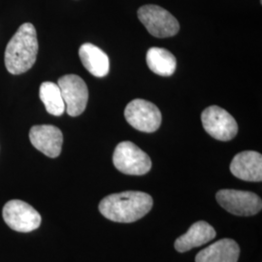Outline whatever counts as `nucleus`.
<instances>
[{"mask_svg":"<svg viewBox=\"0 0 262 262\" xmlns=\"http://www.w3.org/2000/svg\"><path fill=\"white\" fill-rule=\"evenodd\" d=\"M152 204V198L146 192L123 191L104 197L99 203V211L112 222L130 224L147 215Z\"/></svg>","mask_w":262,"mask_h":262,"instance_id":"f257e3e1","label":"nucleus"},{"mask_svg":"<svg viewBox=\"0 0 262 262\" xmlns=\"http://www.w3.org/2000/svg\"><path fill=\"white\" fill-rule=\"evenodd\" d=\"M5 224L17 232H31L41 225L42 219L37 211L19 199L8 201L2 211Z\"/></svg>","mask_w":262,"mask_h":262,"instance_id":"20e7f679","label":"nucleus"},{"mask_svg":"<svg viewBox=\"0 0 262 262\" xmlns=\"http://www.w3.org/2000/svg\"><path fill=\"white\" fill-rule=\"evenodd\" d=\"M39 96L49 114L58 117L66 111V104L60 89L56 83L44 82L40 85Z\"/></svg>","mask_w":262,"mask_h":262,"instance_id":"dca6fc26","label":"nucleus"},{"mask_svg":"<svg viewBox=\"0 0 262 262\" xmlns=\"http://www.w3.org/2000/svg\"><path fill=\"white\" fill-rule=\"evenodd\" d=\"M29 140L35 149L49 158L55 159L61 152L63 135L60 129L54 125H34L29 131Z\"/></svg>","mask_w":262,"mask_h":262,"instance_id":"9d476101","label":"nucleus"},{"mask_svg":"<svg viewBox=\"0 0 262 262\" xmlns=\"http://www.w3.org/2000/svg\"><path fill=\"white\" fill-rule=\"evenodd\" d=\"M147 63L150 70L159 76H171L176 70V57L166 49L150 48L147 53Z\"/></svg>","mask_w":262,"mask_h":262,"instance_id":"2eb2a0df","label":"nucleus"},{"mask_svg":"<svg viewBox=\"0 0 262 262\" xmlns=\"http://www.w3.org/2000/svg\"><path fill=\"white\" fill-rule=\"evenodd\" d=\"M204 129L213 138L220 141L233 139L238 132L234 118L219 106H210L201 115Z\"/></svg>","mask_w":262,"mask_h":262,"instance_id":"0eeeda50","label":"nucleus"},{"mask_svg":"<svg viewBox=\"0 0 262 262\" xmlns=\"http://www.w3.org/2000/svg\"><path fill=\"white\" fill-rule=\"evenodd\" d=\"M215 235V228L212 225L204 221H200L191 225L186 234L180 236L175 241L174 247L179 253H186L212 241Z\"/></svg>","mask_w":262,"mask_h":262,"instance_id":"ddd939ff","label":"nucleus"},{"mask_svg":"<svg viewBox=\"0 0 262 262\" xmlns=\"http://www.w3.org/2000/svg\"><path fill=\"white\" fill-rule=\"evenodd\" d=\"M230 171L236 178L247 182H261V154L245 150L237 154L230 163Z\"/></svg>","mask_w":262,"mask_h":262,"instance_id":"9b49d317","label":"nucleus"},{"mask_svg":"<svg viewBox=\"0 0 262 262\" xmlns=\"http://www.w3.org/2000/svg\"><path fill=\"white\" fill-rule=\"evenodd\" d=\"M66 111L71 117H77L84 113L89 100V90L80 76L68 74L58 79Z\"/></svg>","mask_w":262,"mask_h":262,"instance_id":"1a4fd4ad","label":"nucleus"},{"mask_svg":"<svg viewBox=\"0 0 262 262\" xmlns=\"http://www.w3.org/2000/svg\"><path fill=\"white\" fill-rule=\"evenodd\" d=\"M138 18L155 37L166 38L178 33L180 25L167 10L158 5H145L138 10Z\"/></svg>","mask_w":262,"mask_h":262,"instance_id":"39448f33","label":"nucleus"},{"mask_svg":"<svg viewBox=\"0 0 262 262\" xmlns=\"http://www.w3.org/2000/svg\"><path fill=\"white\" fill-rule=\"evenodd\" d=\"M240 247L234 240L225 238L219 240L195 256V262H238Z\"/></svg>","mask_w":262,"mask_h":262,"instance_id":"f8f14e48","label":"nucleus"},{"mask_svg":"<svg viewBox=\"0 0 262 262\" xmlns=\"http://www.w3.org/2000/svg\"><path fill=\"white\" fill-rule=\"evenodd\" d=\"M216 201L227 212L235 215L249 216L261 211L260 197L251 191L221 189L216 192Z\"/></svg>","mask_w":262,"mask_h":262,"instance_id":"423d86ee","label":"nucleus"},{"mask_svg":"<svg viewBox=\"0 0 262 262\" xmlns=\"http://www.w3.org/2000/svg\"><path fill=\"white\" fill-rule=\"evenodd\" d=\"M37 54L36 29L32 24L26 23L19 27L6 47V69L13 75L23 74L34 66Z\"/></svg>","mask_w":262,"mask_h":262,"instance_id":"f03ea898","label":"nucleus"},{"mask_svg":"<svg viewBox=\"0 0 262 262\" xmlns=\"http://www.w3.org/2000/svg\"><path fill=\"white\" fill-rule=\"evenodd\" d=\"M124 117L135 129L142 132H155L161 124V113L159 108L150 101L134 99L126 106Z\"/></svg>","mask_w":262,"mask_h":262,"instance_id":"6e6552de","label":"nucleus"},{"mask_svg":"<svg viewBox=\"0 0 262 262\" xmlns=\"http://www.w3.org/2000/svg\"><path fill=\"white\" fill-rule=\"evenodd\" d=\"M113 163L120 172L133 176L145 175L151 168L150 157L129 141L121 142L116 147Z\"/></svg>","mask_w":262,"mask_h":262,"instance_id":"7ed1b4c3","label":"nucleus"},{"mask_svg":"<svg viewBox=\"0 0 262 262\" xmlns=\"http://www.w3.org/2000/svg\"><path fill=\"white\" fill-rule=\"evenodd\" d=\"M79 56L84 68L92 75L102 78L109 73V57L100 48L91 43H84L79 49Z\"/></svg>","mask_w":262,"mask_h":262,"instance_id":"4468645a","label":"nucleus"}]
</instances>
